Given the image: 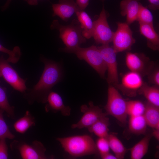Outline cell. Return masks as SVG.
Segmentation results:
<instances>
[{
    "label": "cell",
    "instance_id": "7c38bea8",
    "mask_svg": "<svg viewBox=\"0 0 159 159\" xmlns=\"http://www.w3.org/2000/svg\"><path fill=\"white\" fill-rule=\"evenodd\" d=\"M143 84L140 74L130 71L123 76L121 83L117 85L125 95L132 97L136 95L137 92Z\"/></svg>",
    "mask_w": 159,
    "mask_h": 159
},
{
    "label": "cell",
    "instance_id": "ba28073f",
    "mask_svg": "<svg viewBox=\"0 0 159 159\" xmlns=\"http://www.w3.org/2000/svg\"><path fill=\"white\" fill-rule=\"evenodd\" d=\"M93 22L92 37L97 44H109L112 41L114 32L110 29L108 24L106 11L104 6L98 19Z\"/></svg>",
    "mask_w": 159,
    "mask_h": 159
},
{
    "label": "cell",
    "instance_id": "d590c367",
    "mask_svg": "<svg viewBox=\"0 0 159 159\" xmlns=\"http://www.w3.org/2000/svg\"><path fill=\"white\" fill-rule=\"evenodd\" d=\"M100 156L102 159H117L115 155L111 154L110 152L101 155Z\"/></svg>",
    "mask_w": 159,
    "mask_h": 159
},
{
    "label": "cell",
    "instance_id": "836d02e7",
    "mask_svg": "<svg viewBox=\"0 0 159 159\" xmlns=\"http://www.w3.org/2000/svg\"><path fill=\"white\" fill-rule=\"evenodd\" d=\"M149 2L148 7L149 8L155 10L159 8V0H148Z\"/></svg>",
    "mask_w": 159,
    "mask_h": 159
},
{
    "label": "cell",
    "instance_id": "ab89813d",
    "mask_svg": "<svg viewBox=\"0 0 159 159\" xmlns=\"http://www.w3.org/2000/svg\"><path fill=\"white\" fill-rule=\"evenodd\" d=\"M102 0V1H104L105 0Z\"/></svg>",
    "mask_w": 159,
    "mask_h": 159
},
{
    "label": "cell",
    "instance_id": "1f68e13d",
    "mask_svg": "<svg viewBox=\"0 0 159 159\" xmlns=\"http://www.w3.org/2000/svg\"><path fill=\"white\" fill-rule=\"evenodd\" d=\"M8 148L6 142V138L0 139V159L8 158Z\"/></svg>",
    "mask_w": 159,
    "mask_h": 159
},
{
    "label": "cell",
    "instance_id": "e0dca14e",
    "mask_svg": "<svg viewBox=\"0 0 159 159\" xmlns=\"http://www.w3.org/2000/svg\"><path fill=\"white\" fill-rule=\"evenodd\" d=\"M139 31L141 34L147 39L148 47L154 50L159 49V36L155 31L153 26L139 23Z\"/></svg>",
    "mask_w": 159,
    "mask_h": 159
},
{
    "label": "cell",
    "instance_id": "4fadbf2b",
    "mask_svg": "<svg viewBox=\"0 0 159 159\" xmlns=\"http://www.w3.org/2000/svg\"><path fill=\"white\" fill-rule=\"evenodd\" d=\"M149 59L144 54L127 52L125 57V63L130 71L142 75L148 74L150 69L148 66Z\"/></svg>",
    "mask_w": 159,
    "mask_h": 159
},
{
    "label": "cell",
    "instance_id": "8d00e7d4",
    "mask_svg": "<svg viewBox=\"0 0 159 159\" xmlns=\"http://www.w3.org/2000/svg\"><path fill=\"white\" fill-rule=\"evenodd\" d=\"M152 134L153 136H154L158 141L159 139V129H153V132Z\"/></svg>",
    "mask_w": 159,
    "mask_h": 159
},
{
    "label": "cell",
    "instance_id": "7a4b0ae2",
    "mask_svg": "<svg viewBox=\"0 0 159 159\" xmlns=\"http://www.w3.org/2000/svg\"><path fill=\"white\" fill-rule=\"evenodd\" d=\"M57 140L66 152L74 157L96 155L99 152L96 143L88 135L58 138Z\"/></svg>",
    "mask_w": 159,
    "mask_h": 159
},
{
    "label": "cell",
    "instance_id": "4316f807",
    "mask_svg": "<svg viewBox=\"0 0 159 159\" xmlns=\"http://www.w3.org/2000/svg\"><path fill=\"white\" fill-rule=\"evenodd\" d=\"M0 108L6 113L10 117L14 118L15 115L14 107L9 102L6 89L0 85Z\"/></svg>",
    "mask_w": 159,
    "mask_h": 159
},
{
    "label": "cell",
    "instance_id": "603a6c76",
    "mask_svg": "<svg viewBox=\"0 0 159 159\" xmlns=\"http://www.w3.org/2000/svg\"><path fill=\"white\" fill-rule=\"evenodd\" d=\"M110 149L114 154L117 159H122L124 158L127 149L124 146L115 134L110 133L107 137Z\"/></svg>",
    "mask_w": 159,
    "mask_h": 159
},
{
    "label": "cell",
    "instance_id": "74e56055",
    "mask_svg": "<svg viewBox=\"0 0 159 159\" xmlns=\"http://www.w3.org/2000/svg\"><path fill=\"white\" fill-rule=\"evenodd\" d=\"M26 1L28 4L31 5H37L38 4V0H24ZM49 1V0H47Z\"/></svg>",
    "mask_w": 159,
    "mask_h": 159
},
{
    "label": "cell",
    "instance_id": "7402d4cb",
    "mask_svg": "<svg viewBox=\"0 0 159 159\" xmlns=\"http://www.w3.org/2000/svg\"><path fill=\"white\" fill-rule=\"evenodd\" d=\"M148 126L143 115L130 116L128 128L132 133L137 135L146 134Z\"/></svg>",
    "mask_w": 159,
    "mask_h": 159
},
{
    "label": "cell",
    "instance_id": "d6a6232c",
    "mask_svg": "<svg viewBox=\"0 0 159 159\" xmlns=\"http://www.w3.org/2000/svg\"><path fill=\"white\" fill-rule=\"evenodd\" d=\"M149 80L155 85H159V70L158 69L155 70L150 75Z\"/></svg>",
    "mask_w": 159,
    "mask_h": 159
},
{
    "label": "cell",
    "instance_id": "ffe728a7",
    "mask_svg": "<svg viewBox=\"0 0 159 159\" xmlns=\"http://www.w3.org/2000/svg\"><path fill=\"white\" fill-rule=\"evenodd\" d=\"M153 136L152 133L145 135V137L135 145L129 150L132 159H141L147 153L150 141Z\"/></svg>",
    "mask_w": 159,
    "mask_h": 159
},
{
    "label": "cell",
    "instance_id": "8992f818",
    "mask_svg": "<svg viewBox=\"0 0 159 159\" xmlns=\"http://www.w3.org/2000/svg\"><path fill=\"white\" fill-rule=\"evenodd\" d=\"M12 150L19 151L23 159H46L49 158L45 154L46 149L43 144L37 140L31 144L14 140L10 144Z\"/></svg>",
    "mask_w": 159,
    "mask_h": 159
},
{
    "label": "cell",
    "instance_id": "4dcf8cb0",
    "mask_svg": "<svg viewBox=\"0 0 159 159\" xmlns=\"http://www.w3.org/2000/svg\"><path fill=\"white\" fill-rule=\"evenodd\" d=\"M96 144L100 155L110 152V147L107 138H99Z\"/></svg>",
    "mask_w": 159,
    "mask_h": 159
},
{
    "label": "cell",
    "instance_id": "d6986e66",
    "mask_svg": "<svg viewBox=\"0 0 159 159\" xmlns=\"http://www.w3.org/2000/svg\"><path fill=\"white\" fill-rule=\"evenodd\" d=\"M75 14L83 30L82 33L83 36L86 39H89L92 37L93 22L90 16L82 10L78 11Z\"/></svg>",
    "mask_w": 159,
    "mask_h": 159
},
{
    "label": "cell",
    "instance_id": "52a82bcc",
    "mask_svg": "<svg viewBox=\"0 0 159 159\" xmlns=\"http://www.w3.org/2000/svg\"><path fill=\"white\" fill-rule=\"evenodd\" d=\"M117 29L114 32L112 42L113 48L117 53L129 50L135 43L132 32L126 23L117 22Z\"/></svg>",
    "mask_w": 159,
    "mask_h": 159
},
{
    "label": "cell",
    "instance_id": "30bf717a",
    "mask_svg": "<svg viewBox=\"0 0 159 159\" xmlns=\"http://www.w3.org/2000/svg\"><path fill=\"white\" fill-rule=\"evenodd\" d=\"M106 65L108 72L107 81L109 84H118L119 79L117 62V53L112 47L109 44H102L97 47Z\"/></svg>",
    "mask_w": 159,
    "mask_h": 159
},
{
    "label": "cell",
    "instance_id": "f546056e",
    "mask_svg": "<svg viewBox=\"0 0 159 159\" xmlns=\"http://www.w3.org/2000/svg\"><path fill=\"white\" fill-rule=\"evenodd\" d=\"M4 112L2 109L0 108V139L3 138L13 139L15 138V136L10 130L4 119Z\"/></svg>",
    "mask_w": 159,
    "mask_h": 159
},
{
    "label": "cell",
    "instance_id": "484cf974",
    "mask_svg": "<svg viewBox=\"0 0 159 159\" xmlns=\"http://www.w3.org/2000/svg\"><path fill=\"white\" fill-rule=\"evenodd\" d=\"M145 108V105L139 100L126 101V112L130 117L143 115Z\"/></svg>",
    "mask_w": 159,
    "mask_h": 159
},
{
    "label": "cell",
    "instance_id": "9a60e30c",
    "mask_svg": "<svg viewBox=\"0 0 159 159\" xmlns=\"http://www.w3.org/2000/svg\"><path fill=\"white\" fill-rule=\"evenodd\" d=\"M46 111L51 110L54 112H60L62 115L68 116L70 115L71 108L65 106L60 95L57 92L51 91L49 93L46 103Z\"/></svg>",
    "mask_w": 159,
    "mask_h": 159
},
{
    "label": "cell",
    "instance_id": "cb8c5ba5",
    "mask_svg": "<svg viewBox=\"0 0 159 159\" xmlns=\"http://www.w3.org/2000/svg\"><path fill=\"white\" fill-rule=\"evenodd\" d=\"M138 92L143 95L148 102L159 107V86L155 85L151 86L143 84Z\"/></svg>",
    "mask_w": 159,
    "mask_h": 159
},
{
    "label": "cell",
    "instance_id": "6da1fadb",
    "mask_svg": "<svg viewBox=\"0 0 159 159\" xmlns=\"http://www.w3.org/2000/svg\"><path fill=\"white\" fill-rule=\"evenodd\" d=\"M41 61L44 64V68L39 81L31 88H27L24 97L29 104L35 102L45 103L47 98L52 88L62 78V72L60 64L43 56Z\"/></svg>",
    "mask_w": 159,
    "mask_h": 159
},
{
    "label": "cell",
    "instance_id": "2e32d148",
    "mask_svg": "<svg viewBox=\"0 0 159 159\" xmlns=\"http://www.w3.org/2000/svg\"><path fill=\"white\" fill-rule=\"evenodd\" d=\"M140 0H122L120 4V14L126 18L128 25L137 20L138 13L141 4Z\"/></svg>",
    "mask_w": 159,
    "mask_h": 159
},
{
    "label": "cell",
    "instance_id": "e575fe53",
    "mask_svg": "<svg viewBox=\"0 0 159 159\" xmlns=\"http://www.w3.org/2000/svg\"><path fill=\"white\" fill-rule=\"evenodd\" d=\"M89 0H76V3L80 8L84 10L89 4Z\"/></svg>",
    "mask_w": 159,
    "mask_h": 159
},
{
    "label": "cell",
    "instance_id": "44dd1931",
    "mask_svg": "<svg viewBox=\"0 0 159 159\" xmlns=\"http://www.w3.org/2000/svg\"><path fill=\"white\" fill-rule=\"evenodd\" d=\"M109 120L107 116H103L88 127V131L99 137L107 138L109 134Z\"/></svg>",
    "mask_w": 159,
    "mask_h": 159
},
{
    "label": "cell",
    "instance_id": "d4e9b609",
    "mask_svg": "<svg viewBox=\"0 0 159 159\" xmlns=\"http://www.w3.org/2000/svg\"><path fill=\"white\" fill-rule=\"evenodd\" d=\"M35 124V121L34 117L29 111H27L22 117L15 122L13 127L16 132L24 134Z\"/></svg>",
    "mask_w": 159,
    "mask_h": 159
},
{
    "label": "cell",
    "instance_id": "8fae6325",
    "mask_svg": "<svg viewBox=\"0 0 159 159\" xmlns=\"http://www.w3.org/2000/svg\"><path fill=\"white\" fill-rule=\"evenodd\" d=\"M80 111L83 113L80 120L71 126L72 129L88 128L101 117L107 114L103 112L102 109L94 105L92 102L89 103V106L83 105L80 107Z\"/></svg>",
    "mask_w": 159,
    "mask_h": 159
},
{
    "label": "cell",
    "instance_id": "ac0fdd59",
    "mask_svg": "<svg viewBox=\"0 0 159 159\" xmlns=\"http://www.w3.org/2000/svg\"><path fill=\"white\" fill-rule=\"evenodd\" d=\"M143 115L148 126L153 129H159V107L147 102Z\"/></svg>",
    "mask_w": 159,
    "mask_h": 159
},
{
    "label": "cell",
    "instance_id": "277c9868",
    "mask_svg": "<svg viewBox=\"0 0 159 159\" xmlns=\"http://www.w3.org/2000/svg\"><path fill=\"white\" fill-rule=\"evenodd\" d=\"M51 29H57L59 32V38L68 48L80 47L86 40L82 35V29L78 20L73 19L67 25L60 24L57 20H54L51 26Z\"/></svg>",
    "mask_w": 159,
    "mask_h": 159
},
{
    "label": "cell",
    "instance_id": "9c48e42d",
    "mask_svg": "<svg viewBox=\"0 0 159 159\" xmlns=\"http://www.w3.org/2000/svg\"><path fill=\"white\" fill-rule=\"evenodd\" d=\"M2 77L14 90L24 93L27 90L26 80L21 78L3 56L0 57V77Z\"/></svg>",
    "mask_w": 159,
    "mask_h": 159
},
{
    "label": "cell",
    "instance_id": "f35d334b",
    "mask_svg": "<svg viewBox=\"0 0 159 159\" xmlns=\"http://www.w3.org/2000/svg\"><path fill=\"white\" fill-rule=\"evenodd\" d=\"M11 0H7L6 2L2 8V10L6 9L9 6Z\"/></svg>",
    "mask_w": 159,
    "mask_h": 159
},
{
    "label": "cell",
    "instance_id": "5bb4252c",
    "mask_svg": "<svg viewBox=\"0 0 159 159\" xmlns=\"http://www.w3.org/2000/svg\"><path fill=\"white\" fill-rule=\"evenodd\" d=\"M52 6L53 16H57L65 21L81 10L73 0H59L58 3L52 4Z\"/></svg>",
    "mask_w": 159,
    "mask_h": 159
},
{
    "label": "cell",
    "instance_id": "f1b7e54d",
    "mask_svg": "<svg viewBox=\"0 0 159 159\" xmlns=\"http://www.w3.org/2000/svg\"><path fill=\"white\" fill-rule=\"evenodd\" d=\"M0 52L7 54L9 57L7 59L9 63L15 64L19 60L21 54V49L18 46L15 47L13 49H9L0 43Z\"/></svg>",
    "mask_w": 159,
    "mask_h": 159
},
{
    "label": "cell",
    "instance_id": "5b68a950",
    "mask_svg": "<svg viewBox=\"0 0 159 159\" xmlns=\"http://www.w3.org/2000/svg\"><path fill=\"white\" fill-rule=\"evenodd\" d=\"M104 108L106 113L116 118L123 125L127 122L126 101L117 90L110 85L107 91V102Z\"/></svg>",
    "mask_w": 159,
    "mask_h": 159
},
{
    "label": "cell",
    "instance_id": "83f0119b",
    "mask_svg": "<svg viewBox=\"0 0 159 159\" xmlns=\"http://www.w3.org/2000/svg\"><path fill=\"white\" fill-rule=\"evenodd\" d=\"M139 23L146 24L153 26V16L147 7L141 4L138 13L137 20Z\"/></svg>",
    "mask_w": 159,
    "mask_h": 159
},
{
    "label": "cell",
    "instance_id": "3957f363",
    "mask_svg": "<svg viewBox=\"0 0 159 159\" xmlns=\"http://www.w3.org/2000/svg\"><path fill=\"white\" fill-rule=\"evenodd\" d=\"M59 51L75 54L80 60H84L92 67L102 78L105 77L107 68L100 52L94 45L88 47L80 46L72 48H61Z\"/></svg>",
    "mask_w": 159,
    "mask_h": 159
}]
</instances>
